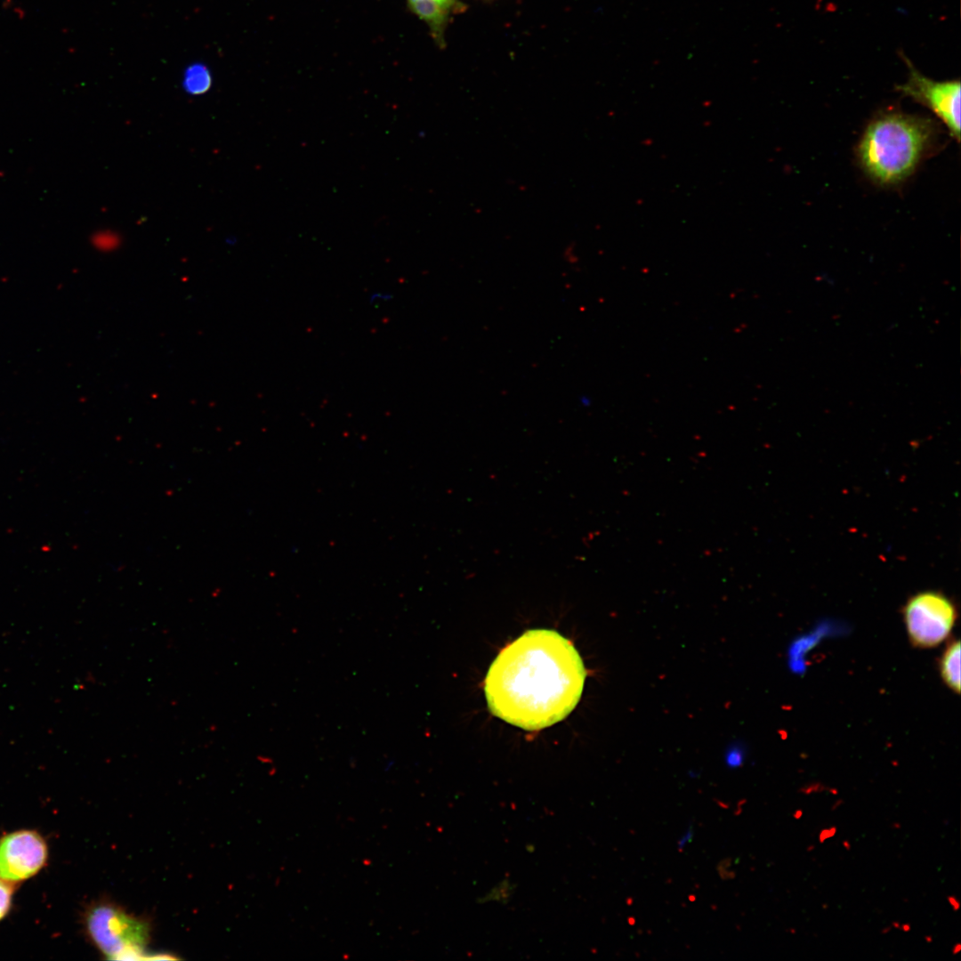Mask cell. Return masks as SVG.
Wrapping results in <instances>:
<instances>
[{
	"mask_svg": "<svg viewBox=\"0 0 961 961\" xmlns=\"http://www.w3.org/2000/svg\"><path fill=\"white\" fill-rule=\"evenodd\" d=\"M408 7L429 28L440 47L445 46V31L452 15L464 8L460 0H407Z\"/></svg>",
	"mask_w": 961,
	"mask_h": 961,
	"instance_id": "7",
	"label": "cell"
},
{
	"mask_svg": "<svg viewBox=\"0 0 961 961\" xmlns=\"http://www.w3.org/2000/svg\"><path fill=\"white\" fill-rule=\"evenodd\" d=\"M940 673L944 682L955 692L960 690V642H952L940 660Z\"/></svg>",
	"mask_w": 961,
	"mask_h": 961,
	"instance_id": "8",
	"label": "cell"
},
{
	"mask_svg": "<svg viewBox=\"0 0 961 961\" xmlns=\"http://www.w3.org/2000/svg\"><path fill=\"white\" fill-rule=\"evenodd\" d=\"M212 85V77L207 68L200 63L186 69L182 79L184 91L190 95L206 93Z\"/></svg>",
	"mask_w": 961,
	"mask_h": 961,
	"instance_id": "9",
	"label": "cell"
},
{
	"mask_svg": "<svg viewBox=\"0 0 961 961\" xmlns=\"http://www.w3.org/2000/svg\"><path fill=\"white\" fill-rule=\"evenodd\" d=\"M585 669L574 645L558 632L531 629L505 647L484 682L497 717L527 731L568 716L584 689Z\"/></svg>",
	"mask_w": 961,
	"mask_h": 961,
	"instance_id": "1",
	"label": "cell"
},
{
	"mask_svg": "<svg viewBox=\"0 0 961 961\" xmlns=\"http://www.w3.org/2000/svg\"><path fill=\"white\" fill-rule=\"evenodd\" d=\"M86 932L95 947L108 959L145 960L150 939V925L119 906L99 902L85 915Z\"/></svg>",
	"mask_w": 961,
	"mask_h": 961,
	"instance_id": "3",
	"label": "cell"
},
{
	"mask_svg": "<svg viewBox=\"0 0 961 961\" xmlns=\"http://www.w3.org/2000/svg\"><path fill=\"white\" fill-rule=\"evenodd\" d=\"M960 950H961V945L959 943H957L955 946H953L952 953H953V955H957V954H958L960 952Z\"/></svg>",
	"mask_w": 961,
	"mask_h": 961,
	"instance_id": "15",
	"label": "cell"
},
{
	"mask_svg": "<svg viewBox=\"0 0 961 961\" xmlns=\"http://www.w3.org/2000/svg\"><path fill=\"white\" fill-rule=\"evenodd\" d=\"M903 615L911 642L919 648H933L951 632L957 610L952 601L941 593L925 591L909 599Z\"/></svg>",
	"mask_w": 961,
	"mask_h": 961,
	"instance_id": "4",
	"label": "cell"
},
{
	"mask_svg": "<svg viewBox=\"0 0 961 961\" xmlns=\"http://www.w3.org/2000/svg\"><path fill=\"white\" fill-rule=\"evenodd\" d=\"M948 901H949V905L952 907L953 910L957 911L959 909L960 903H959V900L955 896H949L948 898Z\"/></svg>",
	"mask_w": 961,
	"mask_h": 961,
	"instance_id": "14",
	"label": "cell"
},
{
	"mask_svg": "<svg viewBox=\"0 0 961 961\" xmlns=\"http://www.w3.org/2000/svg\"><path fill=\"white\" fill-rule=\"evenodd\" d=\"M693 835V827L690 825L678 841L679 850H682L691 841Z\"/></svg>",
	"mask_w": 961,
	"mask_h": 961,
	"instance_id": "12",
	"label": "cell"
},
{
	"mask_svg": "<svg viewBox=\"0 0 961 961\" xmlns=\"http://www.w3.org/2000/svg\"><path fill=\"white\" fill-rule=\"evenodd\" d=\"M393 299V295L390 292L376 291L370 294L368 302L372 305L381 304L388 303Z\"/></svg>",
	"mask_w": 961,
	"mask_h": 961,
	"instance_id": "11",
	"label": "cell"
},
{
	"mask_svg": "<svg viewBox=\"0 0 961 961\" xmlns=\"http://www.w3.org/2000/svg\"><path fill=\"white\" fill-rule=\"evenodd\" d=\"M908 80L897 86L907 97L928 108L947 127L949 134L960 140V82L935 81L920 73L907 57Z\"/></svg>",
	"mask_w": 961,
	"mask_h": 961,
	"instance_id": "5",
	"label": "cell"
},
{
	"mask_svg": "<svg viewBox=\"0 0 961 961\" xmlns=\"http://www.w3.org/2000/svg\"><path fill=\"white\" fill-rule=\"evenodd\" d=\"M12 883L0 879V921L8 914L13 894Z\"/></svg>",
	"mask_w": 961,
	"mask_h": 961,
	"instance_id": "10",
	"label": "cell"
},
{
	"mask_svg": "<svg viewBox=\"0 0 961 961\" xmlns=\"http://www.w3.org/2000/svg\"><path fill=\"white\" fill-rule=\"evenodd\" d=\"M48 848L35 830L22 829L0 838V879L16 883L26 880L45 865Z\"/></svg>",
	"mask_w": 961,
	"mask_h": 961,
	"instance_id": "6",
	"label": "cell"
},
{
	"mask_svg": "<svg viewBox=\"0 0 961 961\" xmlns=\"http://www.w3.org/2000/svg\"><path fill=\"white\" fill-rule=\"evenodd\" d=\"M835 834H836V828H829L824 829L820 834V839L821 842H823L824 840L834 836Z\"/></svg>",
	"mask_w": 961,
	"mask_h": 961,
	"instance_id": "13",
	"label": "cell"
},
{
	"mask_svg": "<svg viewBox=\"0 0 961 961\" xmlns=\"http://www.w3.org/2000/svg\"><path fill=\"white\" fill-rule=\"evenodd\" d=\"M939 129L930 118L888 109L874 117L858 143L856 155L864 174L875 184L902 183L930 156Z\"/></svg>",
	"mask_w": 961,
	"mask_h": 961,
	"instance_id": "2",
	"label": "cell"
}]
</instances>
